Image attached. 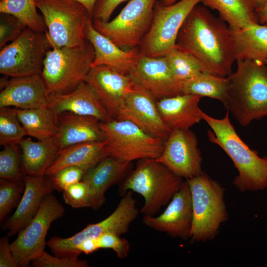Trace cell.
<instances>
[{"label":"cell","mask_w":267,"mask_h":267,"mask_svg":"<svg viewBox=\"0 0 267 267\" xmlns=\"http://www.w3.org/2000/svg\"><path fill=\"white\" fill-rule=\"evenodd\" d=\"M88 170L85 167L71 166L62 168L49 176L54 190L63 191L73 184L81 181Z\"/></svg>","instance_id":"cell-37"},{"label":"cell","mask_w":267,"mask_h":267,"mask_svg":"<svg viewBox=\"0 0 267 267\" xmlns=\"http://www.w3.org/2000/svg\"><path fill=\"white\" fill-rule=\"evenodd\" d=\"M265 63L266 64V65L267 66V60L265 62Z\"/></svg>","instance_id":"cell-49"},{"label":"cell","mask_w":267,"mask_h":267,"mask_svg":"<svg viewBox=\"0 0 267 267\" xmlns=\"http://www.w3.org/2000/svg\"><path fill=\"white\" fill-rule=\"evenodd\" d=\"M76 250L80 255L82 253L89 255L99 249L97 239H87L76 246Z\"/></svg>","instance_id":"cell-44"},{"label":"cell","mask_w":267,"mask_h":267,"mask_svg":"<svg viewBox=\"0 0 267 267\" xmlns=\"http://www.w3.org/2000/svg\"><path fill=\"white\" fill-rule=\"evenodd\" d=\"M48 107L56 116L63 112L89 116L106 122L112 119L95 93L85 82H82L72 91L51 95Z\"/></svg>","instance_id":"cell-22"},{"label":"cell","mask_w":267,"mask_h":267,"mask_svg":"<svg viewBox=\"0 0 267 267\" xmlns=\"http://www.w3.org/2000/svg\"><path fill=\"white\" fill-rule=\"evenodd\" d=\"M64 207L52 193L43 199L37 214L16 239L10 243L13 255L19 267H27L30 262L45 252V237L51 224L65 213Z\"/></svg>","instance_id":"cell-13"},{"label":"cell","mask_w":267,"mask_h":267,"mask_svg":"<svg viewBox=\"0 0 267 267\" xmlns=\"http://www.w3.org/2000/svg\"><path fill=\"white\" fill-rule=\"evenodd\" d=\"M255 4L257 9L263 7L267 3V0H251Z\"/></svg>","instance_id":"cell-47"},{"label":"cell","mask_w":267,"mask_h":267,"mask_svg":"<svg viewBox=\"0 0 267 267\" xmlns=\"http://www.w3.org/2000/svg\"><path fill=\"white\" fill-rule=\"evenodd\" d=\"M50 49L46 31L27 27L16 39L0 48V73L10 77L41 74Z\"/></svg>","instance_id":"cell-9"},{"label":"cell","mask_w":267,"mask_h":267,"mask_svg":"<svg viewBox=\"0 0 267 267\" xmlns=\"http://www.w3.org/2000/svg\"><path fill=\"white\" fill-rule=\"evenodd\" d=\"M84 81L113 119H116L127 95L135 85L129 75L105 65L91 68Z\"/></svg>","instance_id":"cell-18"},{"label":"cell","mask_w":267,"mask_h":267,"mask_svg":"<svg viewBox=\"0 0 267 267\" xmlns=\"http://www.w3.org/2000/svg\"><path fill=\"white\" fill-rule=\"evenodd\" d=\"M156 1L131 0L113 20L92 21L93 26L123 49L138 47L152 22Z\"/></svg>","instance_id":"cell-12"},{"label":"cell","mask_w":267,"mask_h":267,"mask_svg":"<svg viewBox=\"0 0 267 267\" xmlns=\"http://www.w3.org/2000/svg\"><path fill=\"white\" fill-rule=\"evenodd\" d=\"M116 119L130 121L149 134L165 140L172 131L160 115L156 100L135 84L127 95Z\"/></svg>","instance_id":"cell-15"},{"label":"cell","mask_w":267,"mask_h":267,"mask_svg":"<svg viewBox=\"0 0 267 267\" xmlns=\"http://www.w3.org/2000/svg\"><path fill=\"white\" fill-rule=\"evenodd\" d=\"M161 1L165 5H170L176 3L177 0H161Z\"/></svg>","instance_id":"cell-48"},{"label":"cell","mask_w":267,"mask_h":267,"mask_svg":"<svg viewBox=\"0 0 267 267\" xmlns=\"http://www.w3.org/2000/svg\"><path fill=\"white\" fill-rule=\"evenodd\" d=\"M131 0H97L91 17L93 21L106 22L121 3Z\"/></svg>","instance_id":"cell-42"},{"label":"cell","mask_w":267,"mask_h":267,"mask_svg":"<svg viewBox=\"0 0 267 267\" xmlns=\"http://www.w3.org/2000/svg\"><path fill=\"white\" fill-rule=\"evenodd\" d=\"M82 4L88 10L91 16L95 4L97 0H75Z\"/></svg>","instance_id":"cell-46"},{"label":"cell","mask_w":267,"mask_h":267,"mask_svg":"<svg viewBox=\"0 0 267 267\" xmlns=\"http://www.w3.org/2000/svg\"><path fill=\"white\" fill-rule=\"evenodd\" d=\"M201 0H180L164 5L157 0L150 27L138 48L143 55L164 56L176 45L179 31L187 16Z\"/></svg>","instance_id":"cell-10"},{"label":"cell","mask_w":267,"mask_h":267,"mask_svg":"<svg viewBox=\"0 0 267 267\" xmlns=\"http://www.w3.org/2000/svg\"><path fill=\"white\" fill-rule=\"evenodd\" d=\"M129 76L156 100L182 94V83L174 76L164 56L142 55Z\"/></svg>","instance_id":"cell-17"},{"label":"cell","mask_w":267,"mask_h":267,"mask_svg":"<svg viewBox=\"0 0 267 267\" xmlns=\"http://www.w3.org/2000/svg\"><path fill=\"white\" fill-rule=\"evenodd\" d=\"M0 12L16 16L35 31L44 32L47 30L43 16L37 12L35 0H2Z\"/></svg>","instance_id":"cell-32"},{"label":"cell","mask_w":267,"mask_h":267,"mask_svg":"<svg viewBox=\"0 0 267 267\" xmlns=\"http://www.w3.org/2000/svg\"><path fill=\"white\" fill-rule=\"evenodd\" d=\"M145 225L173 237L190 238L193 222V207L188 181H183L164 212L157 217L144 216Z\"/></svg>","instance_id":"cell-16"},{"label":"cell","mask_w":267,"mask_h":267,"mask_svg":"<svg viewBox=\"0 0 267 267\" xmlns=\"http://www.w3.org/2000/svg\"><path fill=\"white\" fill-rule=\"evenodd\" d=\"M229 76L230 90L226 108L242 126L267 117V66L254 60L237 61Z\"/></svg>","instance_id":"cell-3"},{"label":"cell","mask_w":267,"mask_h":267,"mask_svg":"<svg viewBox=\"0 0 267 267\" xmlns=\"http://www.w3.org/2000/svg\"><path fill=\"white\" fill-rule=\"evenodd\" d=\"M106 144L105 140L87 142L59 149L45 175H52L62 168L71 166H83L89 170L107 156L104 151Z\"/></svg>","instance_id":"cell-28"},{"label":"cell","mask_w":267,"mask_h":267,"mask_svg":"<svg viewBox=\"0 0 267 267\" xmlns=\"http://www.w3.org/2000/svg\"><path fill=\"white\" fill-rule=\"evenodd\" d=\"M202 117L212 130L208 132L210 141L224 151L238 171L233 184L241 191L267 189V156H259L244 142L230 122L229 112L217 119L202 111Z\"/></svg>","instance_id":"cell-2"},{"label":"cell","mask_w":267,"mask_h":267,"mask_svg":"<svg viewBox=\"0 0 267 267\" xmlns=\"http://www.w3.org/2000/svg\"><path fill=\"white\" fill-rule=\"evenodd\" d=\"M36 267H87L89 264L86 261L78 258L52 256L47 253H44L39 258L32 262Z\"/></svg>","instance_id":"cell-41"},{"label":"cell","mask_w":267,"mask_h":267,"mask_svg":"<svg viewBox=\"0 0 267 267\" xmlns=\"http://www.w3.org/2000/svg\"><path fill=\"white\" fill-rule=\"evenodd\" d=\"M182 93L208 97L221 101L226 107L228 100L230 81L224 77L202 73L182 83Z\"/></svg>","instance_id":"cell-30"},{"label":"cell","mask_w":267,"mask_h":267,"mask_svg":"<svg viewBox=\"0 0 267 267\" xmlns=\"http://www.w3.org/2000/svg\"><path fill=\"white\" fill-rule=\"evenodd\" d=\"M186 180L193 207L190 238L194 242H206L215 237L221 224L227 219L224 189L203 172Z\"/></svg>","instance_id":"cell-7"},{"label":"cell","mask_w":267,"mask_h":267,"mask_svg":"<svg viewBox=\"0 0 267 267\" xmlns=\"http://www.w3.org/2000/svg\"><path fill=\"white\" fill-rule=\"evenodd\" d=\"M177 47L191 54L206 73L228 77L236 61L234 44L228 25L206 7L196 5L183 23Z\"/></svg>","instance_id":"cell-1"},{"label":"cell","mask_w":267,"mask_h":267,"mask_svg":"<svg viewBox=\"0 0 267 267\" xmlns=\"http://www.w3.org/2000/svg\"><path fill=\"white\" fill-rule=\"evenodd\" d=\"M259 23L267 24V3L262 8L257 9Z\"/></svg>","instance_id":"cell-45"},{"label":"cell","mask_w":267,"mask_h":267,"mask_svg":"<svg viewBox=\"0 0 267 267\" xmlns=\"http://www.w3.org/2000/svg\"><path fill=\"white\" fill-rule=\"evenodd\" d=\"M1 0H0V1H1Z\"/></svg>","instance_id":"cell-50"},{"label":"cell","mask_w":267,"mask_h":267,"mask_svg":"<svg viewBox=\"0 0 267 267\" xmlns=\"http://www.w3.org/2000/svg\"><path fill=\"white\" fill-rule=\"evenodd\" d=\"M139 214L136 201L132 191H128L120 201L114 212L104 220L89 224L74 235L67 237L54 236L46 245L58 257L78 258L76 246L88 238H96L101 235L112 232L121 235L126 233L131 223Z\"/></svg>","instance_id":"cell-11"},{"label":"cell","mask_w":267,"mask_h":267,"mask_svg":"<svg viewBox=\"0 0 267 267\" xmlns=\"http://www.w3.org/2000/svg\"><path fill=\"white\" fill-rule=\"evenodd\" d=\"M31 176L23 174L24 189L17 208L5 224L12 236L25 227L37 214L44 198L54 190L49 176Z\"/></svg>","instance_id":"cell-21"},{"label":"cell","mask_w":267,"mask_h":267,"mask_svg":"<svg viewBox=\"0 0 267 267\" xmlns=\"http://www.w3.org/2000/svg\"><path fill=\"white\" fill-rule=\"evenodd\" d=\"M35 3L42 13L51 49L86 44L91 16L82 4L75 0H35Z\"/></svg>","instance_id":"cell-6"},{"label":"cell","mask_w":267,"mask_h":267,"mask_svg":"<svg viewBox=\"0 0 267 267\" xmlns=\"http://www.w3.org/2000/svg\"><path fill=\"white\" fill-rule=\"evenodd\" d=\"M15 144H7L0 152V178L9 180H23L20 158Z\"/></svg>","instance_id":"cell-35"},{"label":"cell","mask_w":267,"mask_h":267,"mask_svg":"<svg viewBox=\"0 0 267 267\" xmlns=\"http://www.w3.org/2000/svg\"><path fill=\"white\" fill-rule=\"evenodd\" d=\"M65 202L74 208L91 207L89 189L83 181L76 182L63 191Z\"/></svg>","instance_id":"cell-39"},{"label":"cell","mask_w":267,"mask_h":267,"mask_svg":"<svg viewBox=\"0 0 267 267\" xmlns=\"http://www.w3.org/2000/svg\"><path fill=\"white\" fill-rule=\"evenodd\" d=\"M130 165L131 162L106 156L86 172L82 181L89 189L91 208L96 210L104 203L105 192L125 177Z\"/></svg>","instance_id":"cell-23"},{"label":"cell","mask_w":267,"mask_h":267,"mask_svg":"<svg viewBox=\"0 0 267 267\" xmlns=\"http://www.w3.org/2000/svg\"><path fill=\"white\" fill-rule=\"evenodd\" d=\"M0 109V145L19 144L27 134L18 118L16 108Z\"/></svg>","instance_id":"cell-34"},{"label":"cell","mask_w":267,"mask_h":267,"mask_svg":"<svg viewBox=\"0 0 267 267\" xmlns=\"http://www.w3.org/2000/svg\"><path fill=\"white\" fill-rule=\"evenodd\" d=\"M229 30L234 41L236 61L265 62L267 60V24L254 23Z\"/></svg>","instance_id":"cell-27"},{"label":"cell","mask_w":267,"mask_h":267,"mask_svg":"<svg viewBox=\"0 0 267 267\" xmlns=\"http://www.w3.org/2000/svg\"><path fill=\"white\" fill-rule=\"evenodd\" d=\"M24 180H0V222L16 205L24 189Z\"/></svg>","instance_id":"cell-36"},{"label":"cell","mask_w":267,"mask_h":267,"mask_svg":"<svg viewBox=\"0 0 267 267\" xmlns=\"http://www.w3.org/2000/svg\"><path fill=\"white\" fill-rule=\"evenodd\" d=\"M15 108L18 118L27 135L38 140L56 136L57 116L48 107L28 109Z\"/></svg>","instance_id":"cell-31"},{"label":"cell","mask_w":267,"mask_h":267,"mask_svg":"<svg viewBox=\"0 0 267 267\" xmlns=\"http://www.w3.org/2000/svg\"><path fill=\"white\" fill-rule=\"evenodd\" d=\"M19 144L23 174L35 177L45 176L60 149L55 136L38 141L23 138Z\"/></svg>","instance_id":"cell-26"},{"label":"cell","mask_w":267,"mask_h":267,"mask_svg":"<svg viewBox=\"0 0 267 267\" xmlns=\"http://www.w3.org/2000/svg\"><path fill=\"white\" fill-rule=\"evenodd\" d=\"M20 19L11 14L0 13V47L16 39L27 27Z\"/></svg>","instance_id":"cell-38"},{"label":"cell","mask_w":267,"mask_h":267,"mask_svg":"<svg viewBox=\"0 0 267 267\" xmlns=\"http://www.w3.org/2000/svg\"><path fill=\"white\" fill-rule=\"evenodd\" d=\"M156 159L174 174L186 179L203 172L197 138L190 129L172 130L162 153Z\"/></svg>","instance_id":"cell-14"},{"label":"cell","mask_w":267,"mask_h":267,"mask_svg":"<svg viewBox=\"0 0 267 267\" xmlns=\"http://www.w3.org/2000/svg\"><path fill=\"white\" fill-rule=\"evenodd\" d=\"M201 98L181 94L156 100V104L163 120L172 130H188L202 120L199 107Z\"/></svg>","instance_id":"cell-25"},{"label":"cell","mask_w":267,"mask_h":267,"mask_svg":"<svg viewBox=\"0 0 267 267\" xmlns=\"http://www.w3.org/2000/svg\"><path fill=\"white\" fill-rule=\"evenodd\" d=\"M86 34L94 49L91 68L105 65L123 75H129L142 55L138 47L124 49L98 32L93 26L91 17L88 21Z\"/></svg>","instance_id":"cell-20"},{"label":"cell","mask_w":267,"mask_h":267,"mask_svg":"<svg viewBox=\"0 0 267 267\" xmlns=\"http://www.w3.org/2000/svg\"><path fill=\"white\" fill-rule=\"evenodd\" d=\"M106 144L107 156L132 162L143 159H157L162 153L166 140L146 133L127 120L112 119L100 122Z\"/></svg>","instance_id":"cell-8"},{"label":"cell","mask_w":267,"mask_h":267,"mask_svg":"<svg viewBox=\"0 0 267 267\" xmlns=\"http://www.w3.org/2000/svg\"><path fill=\"white\" fill-rule=\"evenodd\" d=\"M94 58V48L88 40L81 46L49 49L41 74L49 94H66L73 90L84 81Z\"/></svg>","instance_id":"cell-5"},{"label":"cell","mask_w":267,"mask_h":267,"mask_svg":"<svg viewBox=\"0 0 267 267\" xmlns=\"http://www.w3.org/2000/svg\"><path fill=\"white\" fill-rule=\"evenodd\" d=\"M0 267H19L13 255L7 236L3 237L0 240Z\"/></svg>","instance_id":"cell-43"},{"label":"cell","mask_w":267,"mask_h":267,"mask_svg":"<svg viewBox=\"0 0 267 267\" xmlns=\"http://www.w3.org/2000/svg\"><path fill=\"white\" fill-rule=\"evenodd\" d=\"M100 122L93 117L71 112L58 115L55 137L60 149L80 143L105 140L104 134L100 128Z\"/></svg>","instance_id":"cell-24"},{"label":"cell","mask_w":267,"mask_h":267,"mask_svg":"<svg viewBox=\"0 0 267 267\" xmlns=\"http://www.w3.org/2000/svg\"><path fill=\"white\" fill-rule=\"evenodd\" d=\"M164 56L174 76L181 83L200 73H206L193 56L176 46Z\"/></svg>","instance_id":"cell-33"},{"label":"cell","mask_w":267,"mask_h":267,"mask_svg":"<svg viewBox=\"0 0 267 267\" xmlns=\"http://www.w3.org/2000/svg\"><path fill=\"white\" fill-rule=\"evenodd\" d=\"M0 108L21 109L48 107L50 96L41 74L0 80Z\"/></svg>","instance_id":"cell-19"},{"label":"cell","mask_w":267,"mask_h":267,"mask_svg":"<svg viewBox=\"0 0 267 267\" xmlns=\"http://www.w3.org/2000/svg\"><path fill=\"white\" fill-rule=\"evenodd\" d=\"M202 4L216 10L230 29L259 23L257 7L251 0H201Z\"/></svg>","instance_id":"cell-29"},{"label":"cell","mask_w":267,"mask_h":267,"mask_svg":"<svg viewBox=\"0 0 267 267\" xmlns=\"http://www.w3.org/2000/svg\"><path fill=\"white\" fill-rule=\"evenodd\" d=\"M156 159L139 160L136 168L126 178L120 191H133L141 195L144 204L141 213L154 216L168 204L183 182Z\"/></svg>","instance_id":"cell-4"},{"label":"cell","mask_w":267,"mask_h":267,"mask_svg":"<svg viewBox=\"0 0 267 267\" xmlns=\"http://www.w3.org/2000/svg\"><path fill=\"white\" fill-rule=\"evenodd\" d=\"M112 232L101 235L97 238L99 249H110L115 253L118 258H126L130 250V244L128 240Z\"/></svg>","instance_id":"cell-40"}]
</instances>
